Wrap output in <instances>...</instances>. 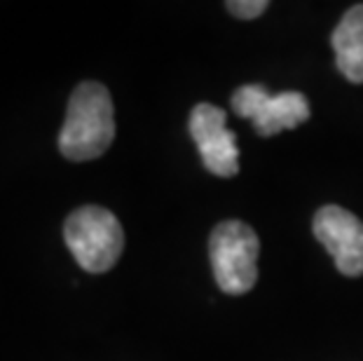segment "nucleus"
Wrapping results in <instances>:
<instances>
[{"mask_svg":"<svg viewBox=\"0 0 363 361\" xmlns=\"http://www.w3.org/2000/svg\"><path fill=\"white\" fill-rule=\"evenodd\" d=\"M314 237L333 256L345 277L363 274V223L342 206L328 204L316 211L312 223Z\"/></svg>","mask_w":363,"mask_h":361,"instance_id":"nucleus-6","label":"nucleus"},{"mask_svg":"<svg viewBox=\"0 0 363 361\" xmlns=\"http://www.w3.org/2000/svg\"><path fill=\"white\" fill-rule=\"evenodd\" d=\"M233 111L253 122L260 136H274L286 129H296L310 120V101L303 91L272 94L262 84H242L233 94Z\"/></svg>","mask_w":363,"mask_h":361,"instance_id":"nucleus-4","label":"nucleus"},{"mask_svg":"<svg viewBox=\"0 0 363 361\" xmlns=\"http://www.w3.org/2000/svg\"><path fill=\"white\" fill-rule=\"evenodd\" d=\"M225 7L239 19H256L267 10V3L265 0H230Z\"/></svg>","mask_w":363,"mask_h":361,"instance_id":"nucleus-8","label":"nucleus"},{"mask_svg":"<svg viewBox=\"0 0 363 361\" xmlns=\"http://www.w3.org/2000/svg\"><path fill=\"white\" fill-rule=\"evenodd\" d=\"M330 45L335 52V66L354 84L363 82V3L350 7L340 19Z\"/></svg>","mask_w":363,"mask_h":361,"instance_id":"nucleus-7","label":"nucleus"},{"mask_svg":"<svg viewBox=\"0 0 363 361\" xmlns=\"http://www.w3.org/2000/svg\"><path fill=\"white\" fill-rule=\"evenodd\" d=\"M258 253L260 242L251 226L242 221H223L213 228L208 240L213 277L220 291L230 296H242L258 282Z\"/></svg>","mask_w":363,"mask_h":361,"instance_id":"nucleus-3","label":"nucleus"},{"mask_svg":"<svg viewBox=\"0 0 363 361\" xmlns=\"http://www.w3.org/2000/svg\"><path fill=\"white\" fill-rule=\"evenodd\" d=\"M64 240L84 272L101 274L118 263L125 249L120 221L104 206H80L68 216Z\"/></svg>","mask_w":363,"mask_h":361,"instance_id":"nucleus-2","label":"nucleus"},{"mask_svg":"<svg viewBox=\"0 0 363 361\" xmlns=\"http://www.w3.org/2000/svg\"><path fill=\"white\" fill-rule=\"evenodd\" d=\"M225 122L228 113L218 106L197 104L190 113V136L208 172L220 179H233L239 174V148L235 132H230Z\"/></svg>","mask_w":363,"mask_h":361,"instance_id":"nucleus-5","label":"nucleus"},{"mask_svg":"<svg viewBox=\"0 0 363 361\" xmlns=\"http://www.w3.org/2000/svg\"><path fill=\"white\" fill-rule=\"evenodd\" d=\"M115 139L113 99L101 82H82L68 101L66 122L59 134V150L66 160L87 162L111 148Z\"/></svg>","mask_w":363,"mask_h":361,"instance_id":"nucleus-1","label":"nucleus"}]
</instances>
